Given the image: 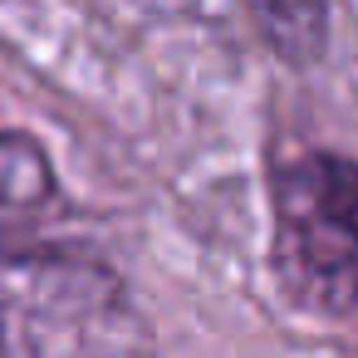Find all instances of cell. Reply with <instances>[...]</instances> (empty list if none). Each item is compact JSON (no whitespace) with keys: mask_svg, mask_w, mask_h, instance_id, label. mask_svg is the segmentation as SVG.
Masks as SVG:
<instances>
[{"mask_svg":"<svg viewBox=\"0 0 358 358\" xmlns=\"http://www.w3.org/2000/svg\"><path fill=\"white\" fill-rule=\"evenodd\" d=\"M270 265L294 309H358V162L299 152L270 172Z\"/></svg>","mask_w":358,"mask_h":358,"instance_id":"1","label":"cell"},{"mask_svg":"<svg viewBox=\"0 0 358 358\" xmlns=\"http://www.w3.org/2000/svg\"><path fill=\"white\" fill-rule=\"evenodd\" d=\"M50 196V162L30 138H0V216H20Z\"/></svg>","mask_w":358,"mask_h":358,"instance_id":"2","label":"cell"}]
</instances>
